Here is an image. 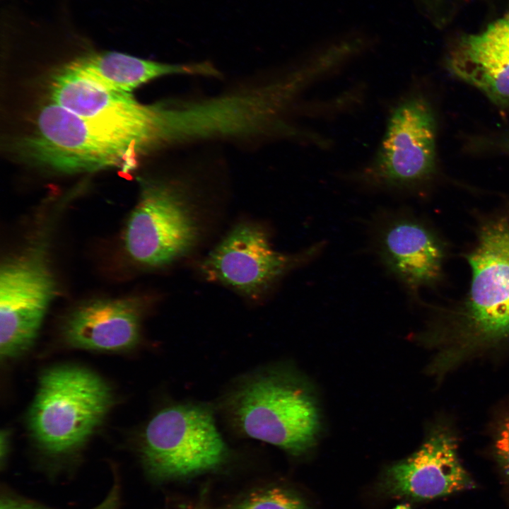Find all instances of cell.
Returning a JSON list of instances; mask_svg holds the SVG:
<instances>
[{"instance_id":"6da1fadb","label":"cell","mask_w":509,"mask_h":509,"mask_svg":"<svg viewBox=\"0 0 509 509\" xmlns=\"http://www.w3.org/2000/svg\"><path fill=\"white\" fill-rule=\"evenodd\" d=\"M467 259L469 292L431 332L438 353L430 371L440 377L509 341V208L481 221Z\"/></svg>"},{"instance_id":"7a4b0ae2","label":"cell","mask_w":509,"mask_h":509,"mask_svg":"<svg viewBox=\"0 0 509 509\" xmlns=\"http://www.w3.org/2000/svg\"><path fill=\"white\" fill-rule=\"evenodd\" d=\"M156 108L118 119L83 118L50 102L34 131L17 141L18 153L34 164L76 173L134 170L140 156L160 148Z\"/></svg>"},{"instance_id":"3957f363","label":"cell","mask_w":509,"mask_h":509,"mask_svg":"<svg viewBox=\"0 0 509 509\" xmlns=\"http://www.w3.org/2000/svg\"><path fill=\"white\" fill-rule=\"evenodd\" d=\"M242 435L293 455L308 451L320 428L317 406L307 384L288 369L271 367L242 379L224 403Z\"/></svg>"},{"instance_id":"277c9868","label":"cell","mask_w":509,"mask_h":509,"mask_svg":"<svg viewBox=\"0 0 509 509\" xmlns=\"http://www.w3.org/2000/svg\"><path fill=\"white\" fill-rule=\"evenodd\" d=\"M112 404L111 388L94 372L71 365L49 368L28 411L29 434L48 454H69L90 439Z\"/></svg>"},{"instance_id":"5b68a950","label":"cell","mask_w":509,"mask_h":509,"mask_svg":"<svg viewBox=\"0 0 509 509\" xmlns=\"http://www.w3.org/2000/svg\"><path fill=\"white\" fill-rule=\"evenodd\" d=\"M141 458L148 474L159 481L216 469L228 449L213 411L197 404H179L157 412L141 435Z\"/></svg>"},{"instance_id":"8992f818","label":"cell","mask_w":509,"mask_h":509,"mask_svg":"<svg viewBox=\"0 0 509 509\" xmlns=\"http://www.w3.org/2000/svg\"><path fill=\"white\" fill-rule=\"evenodd\" d=\"M140 187L125 226V250L142 266L169 265L198 242L201 230L196 209L179 182L141 180Z\"/></svg>"},{"instance_id":"52a82bcc","label":"cell","mask_w":509,"mask_h":509,"mask_svg":"<svg viewBox=\"0 0 509 509\" xmlns=\"http://www.w3.org/2000/svg\"><path fill=\"white\" fill-rule=\"evenodd\" d=\"M27 243L1 264L0 352L5 359L31 347L57 294L45 233Z\"/></svg>"},{"instance_id":"ba28073f","label":"cell","mask_w":509,"mask_h":509,"mask_svg":"<svg viewBox=\"0 0 509 509\" xmlns=\"http://www.w3.org/2000/svg\"><path fill=\"white\" fill-rule=\"evenodd\" d=\"M324 243L295 255L275 250L265 231L253 223L235 226L204 258L206 279L228 286L251 298L260 297L291 269L314 259Z\"/></svg>"},{"instance_id":"9c48e42d","label":"cell","mask_w":509,"mask_h":509,"mask_svg":"<svg viewBox=\"0 0 509 509\" xmlns=\"http://www.w3.org/2000/svg\"><path fill=\"white\" fill-rule=\"evenodd\" d=\"M435 158L433 112L423 99L410 97L391 112L378 151L363 174V180L384 189H409L429 177L434 170Z\"/></svg>"},{"instance_id":"30bf717a","label":"cell","mask_w":509,"mask_h":509,"mask_svg":"<svg viewBox=\"0 0 509 509\" xmlns=\"http://www.w3.org/2000/svg\"><path fill=\"white\" fill-rule=\"evenodd\" d=\"M458 447L452 426L436 425L416 452L387 469L380 482L381 491L395 498L424 501L474 488Z\"/></svg>"},{"instance_id":"8fae6325","label":"cell","mask_w":509,"mask_h":509,"mask_svg":"<svg viewBox=\"0 0 509 509\" xmlns=\"http://www.w3.org/2000/svg\"><path fill=\"white\" fill-rule=\"evenodd\" d=\"M377 255L385 269L414 295L441 277L444 249L423 221L407 214L390 216L378 228Z\"/></svg>"},{"instance_id":"7c38bea8","label":"cell","mask_w":509,"mask_h":509,"mask_svg":"<svg viewBox=\"0 0 509 509\" xmlns=\"http://www.w3.org/2000/svg\"><path fill=\"white\" fill-rule=\"evenodd\" d=\"M142 303L136 298H102L71 311L62 327L64 341L73 348L98 351L131 349L141 334Z\"/></svg>"},{"instance_id":"4fadbf2b","label":"cell","mask_w":509,"mask_h":509,"mask_svg":"<svg viewBox=\"0 0 509 509\" xmlns=\"http://www.w3.org/2000/svg\"><path fill=\"white\" fill-rule=\"evenodd\" d=\"M66 65L78 76L103 89L131 93L141 85L172 74L216 76L209 63L171 64L140 59L116 52L92 53Z\"/></svg>"},{"instance_id":"5bb4252c","label":"cell","mask_w":509,"mask_h":509,"mask_svg":"<svg viewBox=\"0 0 509 509\" xmlns=\"http://www.w3.org/2000/svg\"><path fill=\"white\" fill-rule=\"evenodd\" d=\"M449 67L498 105L509 104V49L463 37L452 51Z\"/></svg>"},{"instance_id":"9a60e30c","label":"cell","mask_w":509,"mask_h":509,"mask_svg":"<svg viewBox=\"0 0 509 509\" xmlns=\"http://www.w3.org/2000/svg\"><path fill=\"white\" fill-rule=\"evenodd\" d=\"M221 509H312L298 493L283 487L258 489Z\"/></svg>"},{"instance_id":"2e32d148","label":"cell","mask_w":509,"mask_h":509,"mask_svg":"<svg viewBox=\"0 0 509 509\" xmlns=\"http://www.w3.org/2000/svg\"><path fill=\"white\" fill-rule=\"evenodd\" d=\"M492 435L495 458L503 474L509 479V408L496 421Z\"/></svg>"},{"instance_id":"e0dca14e","label":"cell","mask_w":509,"mask_h":509,"mask_svg":"<svg viewBox=\"0 0 509 509\" xmlns=\"http://www.w3.org/2000/svg\"><path fill=\"white\" fill-rule=\"evenodd\" d=\"M119 492L117 486H114L105 498L91 509H119ZM0 509H49L11 497H4L1 501Z\"/></svg>"},{"instance_id":"ac0fdd59","label":"cell","mask_w":509,"mask_h":509,"mask_svg":"<svg viewBox=\"0 0 509 509\" xmlns=\"http://www.w3.org/2000/svg\"><path fill=\"white\" fill-rule=\"evenodd\" d=\"M486 40L509 49V13L481 33Z\"/></svg>"},{"instance_id":"d6986e66","label":"cell","mask_w":509,"mask_h":509,"mask_svg":"<svg viewBox=\"0 0 509 509\" xmlns=\"http://www.w3.org/2000/svg\"><path fill=\"white\" fill-rule=\"evenodd\" d=\"M501 143H502V145H501L502 147H503L504 149H505V150H507L508 151H509V136L505 138V139L502 141Z\"/></svg>"},{"instance_id":"ffe728a7","label":"cell","mask_w":509,"mask_h":509,"mask_svg":"<svg viewBox=\"0 0 509 509\" xmlns=\"http://www.w3.org/2000/svg\"><path fill=\"white\" fill-rule=\"evenodd\" d=\"M395 509H409V508L405 505H401V506L397 507Z\"/></svg>"}]
</instances>
